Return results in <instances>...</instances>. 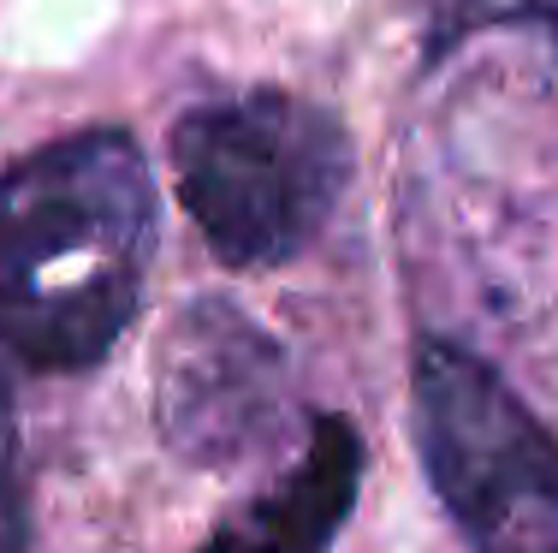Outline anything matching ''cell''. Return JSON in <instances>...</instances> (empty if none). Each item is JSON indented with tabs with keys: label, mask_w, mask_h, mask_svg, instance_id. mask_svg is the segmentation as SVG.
Instances as JSON below:
<instances>
[{
	"label": "cell",
	"mask_w": 558,
	"mask_h": 553,
	"mask_svg": "<svg viewBox=\"0 0 558 553\" xmlns=\"http://www.w3.org/2000/svg\"><path fill=\"white\" fill-rule=\"evenodd\" d=\"M155 232L131 131H72L0 173V393L108 358L143 304Z\"/></svg>",
	"instance_id": "1"
},
{
	"label": "cell",
	"mask_w": 558,
	"mask_h": 553,
	"mask_svg": "<svg viewBox=\"0 0 558 553\" xmlns=\"http://www.w3.org/2000/svg\"><path fill=\"white\" fill-rule=\"evenodd\" d=\"M172 167L208 250L232 268H274L310 250L339 208L351 137L339 113L291 89H244L172 125Z\"/></svg>",
	"instance_id": "2"
},
{
	"label": "cell",
	"mask_w": 558,
	"mask_h": 553,
	"mask_svg": "<svg viewBox=\"0 0 558 553\" xmlns=\"http://www.w3.org/2000/svg\"><path fill=\"white\" fill-rule=\"evenodd\" d=\"M416 453L470 553H558V434L451 339L410 363Z\"/></svg>",
	"instance_id": "3"
},
{
	"label": "cell",
	"mask_w": 558,
	"mask_h": 553,
	"mask_svg": "<svg viewBox=\"0 0 558 553\" xmlns=\"http://www.w3.org/2000/svg\"><path fill=\"white\" fill-rule=\"evenodd\" d=\"M286 351L250 310L208 292L167 322L155 351V423L184 465H238L286 429Z\"/></svg>",
	"instance_id": "4"
},
{
	"label": "cell",
	"mask_w": 558,
	"mask_h": 553,
	"mask_svg": "<svg viewBox=\"0 0 558 553\" xmlns=\"http://www.w3.org/2000/svg\"><path fill=\"white\" fill-rule=\"evenodd\" d=\"M363 489V441L351 417H310V446L262 500L220 524L196 553H333Z\"/></svg>",
	"instance_id": "5"
},
{
	"label": "cell",
	"mask_w": 558,
	"mask_h": 553,
	"mask_svg": "<svg viewBox=\"0 0 558 553\" xmlns=\"http://www.w3.org/2000/svg\"><path fill=\"white\" fill-rule=\"evenodd\" d=\"M499 24H523L541 31L558 48V0H440L434 7V36H428V60H446L463 36L499 31Z\"/></svg>",
	"instance_id": "6"
},
{
	"label": "cell",
	"mask_w": 558,
	"mask_h": 553,
	"mask_svg": "<svg viewBox=\"0 0 558 553\" xmlns=\"http://www.w3.org/2000/svg\"><path fill=\"white\" fill-rule=\"evenodd\" d=\"M24 548V489H19V434H12V393H0V553Z\"/></svg>",
	"instance_id": "7"
}]
</instances>
